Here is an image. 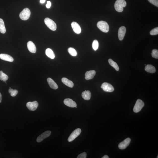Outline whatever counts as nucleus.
<instances>
[{"label":"nucleus","instance_id":"1","mask_svg":"<svg viewBox=\"0 0 158 158\" xmlns=\"http://www.w3.org/2000/svg\"><path fill=\"white\" fill-rule=\"evenodd\" d=\"M126 5L125 0H117L115 3V9L118 12H122L123 11V8L125 7Z\"/></svg>","mask_w":158,"mask_h":158},{"label":"nucleus","instance_id":"2","mask_svg":"<svg viewBox=\"0 0 158 158\" xmlns=\"http://www.w3.org/2000/svg\"><path fill=\"white\" fill-rule=\"evenodd\" d=\"M97 26L101 31L104 33H107L109 30V26L105 21H100L98 22Z\"/></svg>","mask_w":158,"mask_h":158},{"label":"nucleus","instance_id":"3","mask_svg":"<svg viewBox=\"0 0 158 158\" xmlns=\"http://www.w3.org/2000/svg\"><path fill=\"white\" fill-rule=\"evenodd\" d=\"M31 15V11L29 8H25L20 13L19 17L20 19L23 20H27L29 19Z\"/></svg>","mask_w":158,"mask_h":158},{"label":"nucleus","instance_id":"4","mask_svg":"<svg viewBox=\"0 0 158 158\" xmlns=\"http://www.w3.org/2000/svg\"><path fill=\"white\" fill-rule=\"evenodd\" d=\"M45 24L51 30L55 31L56 29V25L55 22L49 18H46L44 20Z\"/></svg>","mask_w":158,"mask_h":158},{"label":"nucleus","instance_id":"5","mask_svg":"<svg viewBox=\"0 0 158 158\" xmlns=\"http://www.w3.org/2000/svg\"><path fill=\"white\" fill-rule=\"evenodd\" d=\"M144 103L141 100H138L134 108V112L135 113L139 112L144 107Z\"/></svg>","mask_w":158,"mask_h":158},{"label":"nucleus","instance_id":"6","mask_svg":"<svg viewBox=\"0 0 158 158\" xmlns=\"http://www.w3.org/2000/svg\"><path fill=\"white\" fill-rule=\"evenodd\" d=\"M81 132V130L80 129H76L72 132L68 138V141L69 142H71L74 140L76 138L80 135Z\"/></svg>","mask_w":158,"mask_h":158},{"label":"nucleus","instance_id":"7","mask_svg":"<svg viewBox=\"0 0 158 158\" xmlns=\"http://www.w3.org/2000/svg\"><path fill=\"white\" fill-rule=\"evenodd\" d=\"M101 87L104 91L107 92H112L114 90L113 86L110 84L107 83L105 82L103 83Z\"/></svg>","mask_w":158,"mask_h":158},{"label":"nucleus","instance_id":"8","mask_svg":"<svg viewBox=\"0 0 158 158\" xmlns=\"http://www.w3.org/2000/svg\"><path fill=\"white\" fill-rule=\"evenodd\" d=\"M26 107L30 110L34 111L37 108L39 104L37 101H35L33 102H28L26 104Z\"/></svg>","mask_w":158,"mask_h":158},{"label":"nucleus","instance_id":"9","mask_svg":"<svg viewBox=\"0 0 158 158\" xmlns=\"http://www.w3.org/2000/svg\"><path fill=\"white\" fill-rule=\"evenodd\" d=\"M131 141V139L130 138H127L119 144L118 145L119 148L122 150L126 149L129 146Z\"/></svg>","mask_w":158,"mask_h":158},{"label":"nucleus","instance_id":"10","mask_svg":"<svg viewBox=\"0 0 158 158\" xmlns=\"http://www.w3.org/2000/svg\"><path fill=\"white\" fill-rule=\"evenodd\" d=\"M51 132L50 131H47L43 133L39 136L37 139L38 142H40L46 138L49 137L51 135Z\"/></svg>","mask_w":158,"mask_h":158},{"label":"nucleus","instance_id":"11","mask_svg":"<svg viewBox=\"0 0 158 158\" xmlns=\"http://www.w3.org/2000/svg\"><path fill=\"white\" fill-rule=\"evenodd\" d=\"M64 103L66 106L70 107H74L77 106V104L75 101L70 99H66L64 100Z\"/></svg>","mask_w":158,"mask_h":158},{"label":"nucleus","instance_id":"12","mask_svg":"<svg viewBox=\"0 0 158 158\" xmlns=\"http://www.w3.org/2000/svg\"><path fill=\"white\" fill-rule=\"evenodd\" d=\"M71 26L75 33L77 34H80L81 32V28L77 22H72L71 23Z\"/></svg>","mask_w":158,"mask_h":158},{"label":"nucleus","instance_id":"13","mask_svg":"<svg viewBox=\"0 0 158 158\" xmlns=\"http://www.w3.org/2000/svg\"><path fill=\"white\" fill-rule=\"evenodd\" d=\"M126 31V28L124 26H122L119 28L118 36L120 40L122 41L124 39Z\"/></svg>","mask_w":158,"mask_h":158},{"label":"nucleus","instance_id":"14","mask_svg":"<svg viewBox=\"0 0 158 158\" xmlns=\"http://www.w3.org/2000/svg\"><path fill=\"white\" fill-rule=\"evenodd\" d=\"M28 50L30 52L35 53L36 52V48L35 45L32 41H29L27 44Z\"/></svg>","mask_w":158,"mask_h":158},{"label":"nucleus","instance_id":"15","mask_svg":"<svg viewBox=\"0 0 158 158\" xmlns=\"http://www.w3.org/2000/svg\"><path fill=\"white\" fill-rule=\"evenodd\" d=\"M0 59L2 60L12 62L14 59L12 56L8 54H0Z\"/></svg>","mask_w":158,"mask_h":158},{"label":"nucleus","instance_id":"16","mask_svg":"<svg viewBox=\"0 0 158 158\" xmlns=\"http://www.w3.org/2000/svg\"><path fill=\"white\" fill-rule=\"evenodd\" d=\"M96 71L94 70H91L87 71L85 74V79L89 80L93 79L95 75Z\"/></svg>","mask_w":158,"mask_h":158},{"label":"nucleus","instance_id":"17","mask_svg":"<svg viewBox=\"0 0 158 158\" xmlns=\"http://www.w3.org/2000/svg\"><path fill=\"white\" fill-rule=\"evenodd\" d=\"M47 81L50 87L52 89L55 90L57 89H58V86L57 84L51 78H48Z\"/></svg>","mask_w":158,"mask_h":158},{"label":"nucleus","instance_id":"18","mask_svg":"<svg viewBox=\"0 0 158 158\" xmlns=\"http://www.w3.org/2000/svg\"><path fill=\"white\" fill-rule=\"evenodd\" d=\"M61 81L63 84L69 87L73 88L74 86V83L72 81L66 78H63L61 79Z\"/></svg>","mask_w":158,"mask_h":158},{"label":"nucleus","instance_id":"19","mask_svg":"<svg viewBox=\"0 0 158 158\" xmlns=\"http://www.w3.org/2000/svg\"><path fill=\"white\" fill-rule=\"evenodd\" d=\"M81 95L83 99L85 100H89L91 97V93L89 91H85L82 93Z\"/></svg>","mask_w":158,"mask_h":158},{"label":"nucleus","instance_id":"20","mask_svg":"<svg viewBox=\"0 0 158 158\" xmlns=\"http://www.w3.org/2000/svg\"><path fill=\"white\" fill-rule=\"evenodd\" d=\"M145 70L147 72L149 73H153L156 72V69L155 67L151 64H148L146 66Z\"/></svg>","mask_w":158,"mask_h":158},{"label":"nucleus","instance_id":"21","mask_svg":"<svg viewBox=\"0 0 158 158\" xmlns=\"http://www.w3.org/2000/svg\"><path fill=\"white\" fill-rule=\"evenodd\" d=\"M46 55L51 59H54L55 57L53 52L51 49L49 48L46 50Z\"/></svg>","mask_w":158,"mask_h":158},{"label":"nucleus","instance_id":"22","mask_svg":"<svg viewBox=\"0 0 158 158\" xmlns=\"http://www.w3.org/2000/svg\"><path fill=\"white\" fill-rule=\"evenodd\" d=\"M6 32L5 27L3 20L0 18V32L4 34Z\"/></svg>","mask_w":158,"mask_h":158},{"label":"nucleus","instance_id":"23","mask_svg":"<svg viewBox=\"0 0 158 158\" xmlns=\"http://www.w3.org/2000/svg\"><path fill=\"white\" fill-rule=\"evenodd\" d=\"M108 62L110 65L114 67L117 71H118L119 70V68L118 65L117 63L114 62L111 59H109L108 60Z\"/></svg>","mask_w":158,"mask_h":158},{"label":"nucleus","instance_id":"24","mask_svg":"<svg viewBox=\"0 0 158 158\" xmlns=\"http://www.w3.org/2000/svg\"><path fill=\"white\" fill-rule=\"evenodd\" d=\"M9 78L8 76L3 73L2 71H0V80L4 81L8 80Z\"/></svg>","mask_w":158,"mask_h":158},{"label":"nucleus","instance_id":"25","mask_svg":"<svg viewBox=\"0 0 158 158\" xmlns=\"http://www.w3.org/2000/svg\"><path fill=\"white\" fill-rule=\"evenodd\" d=\"M68 52L71 55L73 56H76L77 55V51L74 48H69L68 49Z\"/></svg>","mask_w":158,"mask_h":158},{"label":"nucleus","instance_id":"26","mask_svg":"<svg viewBox=\"0 0 158 158\" xmlns=\"http://www.w3.org/2000/svg\"><path fill=\"white\" fill-rule=\"evenodd\" d=\"M99 47V42L97 40H94L92 44V47L94 51H96L98 49Z\"/></svg>","mask_w":158,"mask_h":158},{"label":"nucleus","instance_id":"27","mask_svg":"<svg viewBox=\"0 0 158 158\" xmlns=\"http://www.w3.org/2000/svg\"><path fill=\"white\" fill-rule=\"evenodd\" d=\"M9 93L11 96L15 97L18 94V91L16 90L13 89L11 88L9 90Z\"/></svg>","mask_w":158,"mask_h":158},{"label":"nucleus","instance_id":"28","mask_svg":"<svg viewBox=\"0 0 158 158\" xmlns=\"http://www.w3.org/2000/svg\"><path fill=\"white\" fill-rule=\"evenodd\" d=\"M152 56L153 57L158 59V51L157 49H154L152 51Z\"/></svg>","mask_w":158,"mask_h":158},{"label":"nucleus","instance_id":"29","mask_svg":"<svg viewBox=\"0 0 158 158\" xmlns=\"http://www.w3.org/2000/svg\"><path fill=\"white\" fill-rule=\"evenodd\" d=\"M150 34L151 35H156L158 34V28L156 27L153 29L150 32Z\"/></svg>","mask_w":158,"mask_h":158},{"label":"nucleus","instance_id":"30","mask_svg":"<svg viewBox=\"0 0 158 158\" xmlns=\"http://www.w3.org/2000/svg\"><path fill=\"white\" fill-rule=\"evenodd\" d=\"M150 2L158 7V0H148Z\"/></svg>","mask_w":158,"mask_h":158},{"label":"nucleus","instance_id":"31","mask_svg":"<svg viewBox=\"0 0 158 158\" xmlns=\"http://www.w3.org/2000/svg\"><path fill=\"white\" fill-rule=\"evenodd\" d=\"M87 154L86 152H83L80 154L77 157V158H86Z\"/></svg>","mask_w":158,"mask_h":158},{"label":"nucleus","instance_id":"32","mask_svg":"<svg viewBox=\"0 0 158 158\" xmlns=\"http://www.w3.org/2000/svg\"><path fill=\"white\" fill-rule=\"evenodd\" d=\"M51 2L50 1H48L47 4L46 5V7L47 8H50L51 7Z\"/></svg>","mask_w":158,"mask_h":158},{"label":"nucleus","instance_id":"33","mask_svg":"<svg viewBox=\"0 0 158 158\" xmlns=\"http://www.w3.org/2000/svg\"><path fill=\"white\" fill-rule=\"evenodd\" d=\"M46 0H40V2L41 3H44L45 2Z\"/></svg>","mask_w":158,"mask_h":158},{"label":"nucleus","instance_id":"34","mask_svg":"<svg viewBox=\"0 0 158 158\" xmlns=\"http://www.w3.org/2000/svg\"><path fill=\"white\" fill-rule=\"evenodd\" d=\"M1 97H2V96H1V93H0V103L1 102V100H2V99H1Z\"/></svg>","mask_w":158,"mask_h":158},{"label":"nucleus","instance_id":"35","mask_svg":"<svg viewBox=\"0 0 158 158\" xmlns=\"http://www.w3.org/2000/svg\"><path fill=\"white\" fill-rule=\"evenodd\" d=\"M108 156L107 155H105L102 157V158H108Z\"/></svg>","mask_w":158,"mask_h":158},{"label":"nucleus","instance_id":"36","mask_svg":"<svg viewBox=\"0 0 158 158\" xmlns=\"http://www.w3.org/2000/svg\"><path fill=\"white\" fill-rule=\"evenodd\" d=\"M146 65V64H145V65Z\"/></svg>","mask_w":158,"mask_h":158},{"label":"nucleus","instance_id":"37","mask_svg":"<svg viewBox=\"0 0 158 158\" xmlns=\"http://www.w3.org/2000/svg\"><path fill=\"white\" fill-rule=\"evenodd\" d=\"M10 89H11V87H9Z\"/></svg>","mask_w":158,"mask_h":158}]
</instances>
